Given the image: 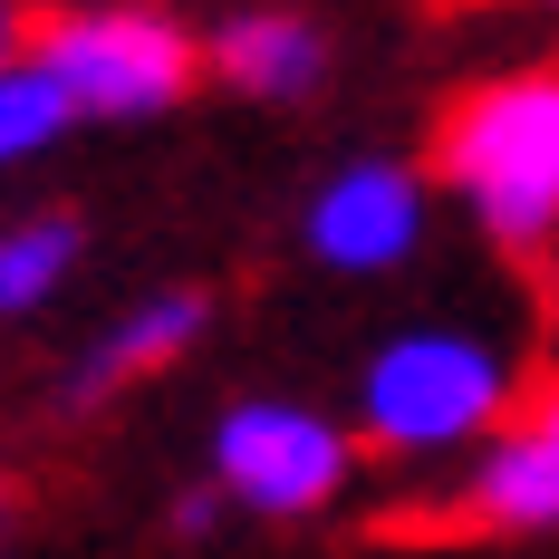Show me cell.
Here are the masks:
<instances>
[{"mask_svg":"<svg viewBox=\"0 0 559 559\" xmlns=\"http://www.w3.org/2000/svg\"><path fill=\"white\" fill-rule=\"evenodd\" d=\"M435 165L502 251H540L559 231V68L483 78L444 116Z\"/></svg>","mask_w":559,"mask_h":559,"instance_id":"6da1fadb","label":"cell"},{"mask_svg":"<svg viewBox=\"0 0 559 559\" xmlns=\"http://www.w3.org/2000/svg\"><path fill=\"white\" fill-rule=\"evenodd\" d=\"M502 405H511V367H502V347L473 329H405L357 377V425L386 453L473 444L483 425H502Z\"/></svg>","mask_w":559,"mask_h":559,"instance_id":"7a4b0ae2","label":"cell"},{"mask_svg":"<svg viewBox=\"0 0 559 559\" xmlns=\"http://www.w3.org/2000/svg\"><path fill=\"white\" fill-rule=\"evenodd\" d=\"M29 58L68 87L78 116H107V126H135V116H165L183 87H193V39L165 10H135V0H97V10H58L29 29Z\"/></svg>","mask_w":559,"mask_h":559,"instance_id":"3957f363","label":"cell"},{"mask_svg":"<svg viewBox=\"0 0 559 559\" xmlns=\"http://www.w3.org/2000/svg\"><path fill=\"white\" fill-rule=\"evenodd\" d=\"M213 483H223V502L261 511V521L329 511L347 492V435H337L319 405L241 395L223 425H213Z\"/></svg>","mask_w":559,"mask_h":559,"instance_id":"277c9868","label":"cell"},{"mask_svg":"<svg viewBox=\"0 0 559 559\" xmlns=\"http://www.w3.org/2000/svg\"><path fill=\"white\" fill-rule=\"evenodd\" d=\"M309 251L347 280H377L395 261H415V241H425V183L386 155H357V165H337L319 193H309Z\"/></svg>","mask_w":559,"mask_h":559,"instance_id":"5b68a950","label":"cell"},{"mask_svg":"<svg viewBox=\"0 0 559 559\" xmlns=\"http://www.w3.org/2000/svg\"><path fill=\"white\" fill-rule=\"evenodd\" d=\"M203 329H213V299H203V289H155V299H135V309H126V319H116V329L78 357L68 405H107L116 386H135V377L174 367V357H183Z\"/></svg>","mask_w":559,"mask_h":559,"instance_id":"8992f818","label":"cell"},{"mask_svg":"<svg viewBox=\"0 0 559 559\" xmlns=\"http://www.w3.org/2000/svg\"><path fill=\"white\" fill-rule=\"evenodd\" d=\"M213 68H223V87H241V97L289 107V97H309L329 78V39L299 10H231L223 29H213Z\"/></svg>","mask_w":559,"mask_h":559,"instance_id":"52a82bcc","label":"cell"},{"mask_svg":"<svg viewBox=\"0 0 559 559\" xmlns=\"http://www.w3.org/2000/svg\"><path fill=\"white\" fill-rule=\"evenodd\" d=\"M473 521L492 531H559V444L550 425H521V435H492L473 483H463Z\"/></svg>","mask_w":559,"mask_h":559,"instance_id":"ba28073f","label":"cell"},{"mask_svg":"<svg viewBox=\"0 0 559 559\" xmlns=\"http://www.w3.org/2000/svg\"><path fill=\"white\" fill-rule=\"evenodd\" d=\"M78 271V223L39 213V223L0 231V319H29L39 299H58V280Z\"/></svg>","mask_w":559,"mask_h":559,"instance_id":"9c48e42d","label":"cell"},{"mask_svg":"<svg viewBox=\"0 0 559 559\" xmlns=\"http://www.w3.org/2000/svg\"><path fill=\"white\" fill-rule=\"evenodd\" d=\"M78 126V107H68V87H58L39 58H0V165H29V155H49L58 135Z\"/></svg>","mask_w":559,"mask_h":559,"instance_id":"30bf717a","label":"cell"},{"mask_svg":"<svg viewBox=\"0 0 559 559\" xmlns=\"http://www.w3.org/2000/svg\"><path fill=\"white\" fill-rule=\"evenodd\" d=\"M0 58H20V10L0 0Z\"/></svg>","mask_w":559,"mask_h":559,"instance_id":"8fae6325","label":"cell"},{"mask_svg":"<svg viewBox=\"0 0 559 559\" xmlns=\"http://www.w3.org/2000/svg\"><path fill=\"white\" fill-rule=\"evenodd\" d=\"M540 425H550V444H559V395H550V405H540Z\"/></svg>","mask_w":559,"mask_h":559,"instance_id":"7c38bea8","label":"cell"},{"mask_svg":"<svg viewBox=\"0 0 559 559\" xmlns=\"http://www.w3.org/2000/svg\"><path fill=\"white\" fill-rule=\"evenodd\" d=\"M531 10H550V20H559V0H531Z\"/></svg>","mask_w":559,"mask_h":559,"instance_id":"4fadbf2b","label":"cell"}]
</instances>
